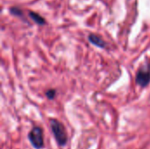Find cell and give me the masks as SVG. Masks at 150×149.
<instances>
[{"label":"cell","instance_id":"3","mask_svg":"<svg viewBox=\"0 0 150 149\" xmlns=\"http://www.w3.org/2000/svg\"><path fill=\"white\" fill-rule=\"evenodd\" d=\"M135 82L136 83L142 87L145 88L150 83V64L149 63H145L142 67L139 68L136 76H135Z\"/></svg>","mask_w":150,"mask_h":149},{"label":"cell","instance_id":"2","mask_svg":"<svg viewBox=\"0 0 150 149\" xmlns=\"http://www.w3.org/2000/svg\"><path fill=\"white\" fill-rule=\"evenodd\" d=\"M28 140L35 149H42L44 148V135L40 127L34 126L28 133Z\"/></svg>","mask_w":150,"mask_h":149},{"label":"cell","instance_id":"4","mask_svg":"<svg viewBox=\"0 0 150 149\" xmlns=\"http://www.w3.org/2000/svg\"><path fill=\"white\" fill-rule=\"evenodd\" d=\"M88 40L92 45H94V46H96V47H98L99 48H105L106 47V43L104 41V40L100 36H98L97 34H94V33L89 34Z\"/></svg>","mask_w":150,"mask_h":149},{"label":"cell","instance_id":"6","mask_svg":"<svg viewBox=\"0 0 150 149\" xmlns=\"http://www.w3.org/2000/svg\"><path fill=\"white\" fill-rule=\"evenodd\" d=\"M9 11L10 13L12 15V16H15V17H18L19 18H21L22 20H24L25 22L28 23V21L26 19H25V14H24V11L18 6H12L9 9Z\"/></svg>","mask_w":150,"mask_h":149},{"label":"cell","instance_id":"7","mask_svg":"<svg viewBox=\"0 0 150 149\" xmlns=\"http://www.w3.org/2000/svg\"><path fill=\"white\" fill-rule=\"evenodd\" d=\"M55 95H56V91H55V90H54V89H50V90H47V92H46V97H47L48 99H51V100L54 98Z\"/></svg>","mask_w":150,"mask_h":149},{"label":"cell","instance_id":"5","mask_svg":"<svg viewBox=\"0 0 150 149\" xmlns=\"http://www.w3.org/2000/svg\"><path fill=\"white\" fill-rule=\"evenodd\" d=\"M28 15H29L30 18H31L33 21H34V22H35L37 25H46V24H47V22H46L45 18H44L42 16H40L39 13L35 12V11H29Z\"/></svg>","mask_w":150,"mask_h":149},{"label":"cell","instance_id":"1","mask_svg":"<svg viewBox=\"0 0 150 149\" xmlns=\"http://www.w3.org/2000/svg\"><path fill=\"white\" fill-rule=\"evenodd\" d=\"M49 125L57 144L61 147L65 146L68 141V134L63 124L58 119H51L49 120Z\"/></svg>","mask_w":150,"mask_h":149}]
</instances>
